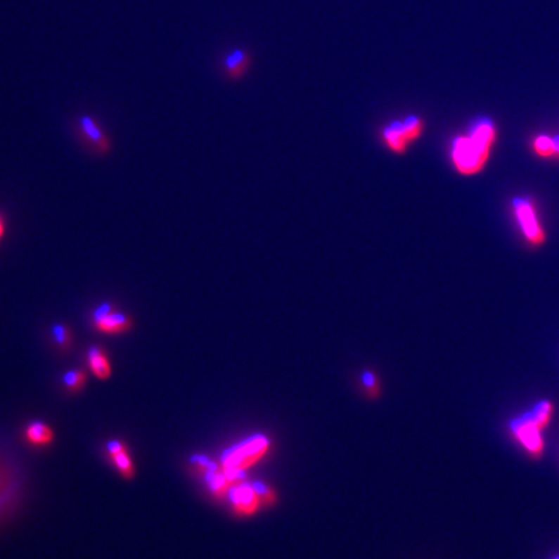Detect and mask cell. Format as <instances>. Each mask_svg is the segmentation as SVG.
<instances>
[{
  "label": "cell",
  "instance_id": "obj_4",
  "mask_svg": "<svg viewBox=\"0 0 559 559\" xmlns=\"http://www.w3.org/2000/svg\"><path fill=\"white\" fill-rule=\"evenodd\" d=\"M423 131L425 121L420 115L409 114L403 120L390 122L382 129V143L391 153L403 155L408 152L409 146L421 139Z\"/></svg>",
  "mask_w": 559,
  "mask_h": 559
},
{
  "label": "cell",
  "instance_id": "obj_6",
  "mask_svg": "<svg viewBox=\"0 0 559 559\" xmlns=\"http://www.w3.org/2000/svg\"><path fill=\"white\" fill-rule=\"evenodd\" d=\"M77 130L84 146L92 153L105 157L112 152V140L94 117L87 114L81 115L77 122Z\"/></svg>",
  "mask_w": 559,
  "mask_h": 559
},
{
  "label": "cell",
  "instance_id": "obj_16",
  "mask_svg": "<svg viewBox=\"0 0 559 559\" xmlns=\"http://www.w3.org/2000/svg\"><path fill=\"white\" fill-rule=\"evenodd\" d=\"M6 229H7V219H6L4 212L0 210V243H1L3 237L6 235Z\"/></svg>",
  "mask_w": 559,
  "mask_h": 559
},
{
  "label": "cell",
  "instance_id": "obj_5",
  "mask_svg": "<svg viewBox=\"0 0 559 559\" xmlns=\"http://www.w3.org/2000/svg\"><path fill=\"white\" fill-rule=\"evenodd\" d=\"M89 323L96 332L105 335H121L134 328V319L110 300H104L94 308Z\"/></svg>",
  "mask_w": 559,
  "mask_h": 559
},
{
  "label": "cell",
  "instance_id": "obj_1",
  "mask_svg": "<svg viewBox=\"0 0 559 559\" xmlns=\"http://www.w3.org/2000/svg\"><path fill=\"white\" fill-rule=\"evenodd\" d=\"M496 140V126L489 118H478L466 135L454 138L451 160L454 169L463 176L475 175L486 166Z\"/></svg>",
  "mask_w": 559,
  "mask_h": 559
},
{
  "label": "cell",
  "instance_id": "obj_14",
  "mask_svg": "<svg viewBox=\"0 0 559 559\" xmlns=\"http://www.w3.org/2000/svg\"><path fill=\"white\" fill-rule=\"evenodd\" d=\"M63 382L70 392H79L87 383V373L82 369H73L64 374Z\"/></svg>",
  "mask_w": 559,
  "mask_h": 559
},
{
  "label": "cell",
  "instance_id": "obj_2",
  "mask_svg": "<svg viewBox=\"0 0 559 559\" xmlns=\"http://www.w3.org/2000/svg\"><path fill=\"white\" fill-rule=\"evenodd\" d=\"M553 404L548 400L537 403L529 412L510 422V429L519 443L532 456L541 454L544 440L541 431L551 422Z\"/></svg>",
  "mask_w": 559,
  "mask_h": 559
},
{
  "label": "cell",
  "instance_id": "obj_12",
  "mask_svg": "<svg viewBox=\"0 0 559 559\" xmlns=\"http://www.w3.org/2000/svg\"><path fill=\"white\" fill-rule=\"evenodd\" d=\"M224 66H226L228 77H231L232 79H237L248 70L249 56L243 52V49H235L226 57Z\"/></svg>",
  "mask_w": 559,
  "mask_h": 559
},
{
  "label": "cell",
  "instance_id": "obj_11",
  "mask_svg": "<svg viewBox=\"0 0 559 559\" xmlns=\"http://www.w3.org/2000/svg\"><path fill=\"white\" fill-rule=\"evenodd\" d=\"M25 438L35 446H47L55 440V431L46 422H30L25 429Z\"/></svg>",
  "mask_w": 559,
  "mask_h": 559
},
{
  "label": "cell",
  "instance_id": "obj_17",
  "mask_svg": "<svg viewBox=\"0 0 559 559\" xmlns=\"http://www.w3.org/2000/svg\"><path fill=\"white\" fill-rule=\"evenodd\" d=\"M553 140H554V146H555V153L559 154V136H555Z\"/></svg>",
  "mask_w": 559,
  "mask_h": 559
},
{
  "label": "cell",
  "instance_id": "obj_18",
  "mask_svg": "<svg viewBox=\"0 0 559 559\" xmlns=\"http://www.w3.org/2000/svg\"><path fill=\"white\" fill-rule=\"evenodd\" d=\"M554 559H559V557H555V558H554Z\"/></svg>",
  "mask_w": 559,
  "mask_h": 559
},
{
  "label": "cell",
  "instance_id": "obj_8",
  "mask_svg": "<svg viewBox=\"0 0 559 559\" xmlns=\"http://www.w3.org/2000/svg\"><path fill=\"white\" fill-rule=\"evenodd\" d=\"M108 456L114 465V468L121 474L123 478H134L136 474L135 463L131 457L130 451L127 446L120 440H112L106 446Z\"/></svg>",
  "mask_w": 559,
  "mask_h": 559
},
{
  "label": "cell",
  "instance_id": "obj_10",
  "mask_svg": "<svg viewBox=\"0 0 559 559\" xmlns=\"http://www.w3.org/2000/svg\"><path fill=\"white\" fill-rule=\"evenodd\" d=\"M87 364L92 374L101 381L110 378L113 373L110 359L108 356L105 349L98 345H94L87 349Z\"/></svg>",
  "mask_w": 559,
  "mask_h": 559
},
{
  "label": "cell",
  "instance_id": "obj_13",
  "mask_svg": "<svg viewBox=\"0 0 559 559\" xmlns=\"http://www.w3.org/2000/svg\"><path fill=\"white\" fill-rule=\"evenodd\" d=\"M52 340L60 351H69L74 343V335L72 329L66 324H55L51 329Z\"/></svg>",
  "mask_w": 559,
  "mask_h": 559
},
{
  "label": "cell",
  "instance_id": "obj_7",
  "mask_svg": "<svg viewBox=\"0 0 559 559\" xmlns=\"http://www.w3.org/2000/svg\"><path fill=\"white\" fill-rule=\"evenodd\" d=\"M513 207L515 211V217L518 220L519 226L522 232L526 236L527 240L532 245L539 246L545 243L546 236L544 232L543 228L536 218L535 209L532 203L525 198H515L513 201Z\"/></svg>",
  "mask_w": 559,
  "mask_h": 559
},
{
  "label": "cell",
  "instance_id": "obj_15",
  "mask_svg": "<svg viewBox=\"0 0 559 559\" xmlns=\"http://www.w3.org/2000/svg\"><path fill=\"white\" fill-rule=\"evenodd\" d=\"M534 149L541 157H551L555 153L554 140L546 135H540L534 140Z\"/></svg>",
  "mask_w": 559,
  "mask_h": 559
},
{
  "label": "cell",
  "instance_id": "obj_3",
  "mask_svg": "<svg viewBox=\"0 0 559 559\" xmlns=\"http://www.w3.org/2000/svg\"><path fill=\"white\" fill-rule=\"evenodd\" d=\"M269 442L263 435H254L227 449L221 457V469L231 479L240 478L243 471L259 461L268 451Z\"/></svg>",
  "mask_w": 559,
  "mask_h": 559
},
{
  "label": "cell",
  "instance_id": "obj_9",
  "mask_svg": "<svg viewBox=\"0 0 559 559\" xmlns=\"http://www.w3.org/2000/svg\"><path fill=\"white\" fill-rule=\"evenodd\" d=\"M229 497L237 513L250 514L258 508L262 496L258 487L241 484L231 488Z\"/></svg>",
  "mask_w": 559,
  "mask_h": 559
}]
</instances>
